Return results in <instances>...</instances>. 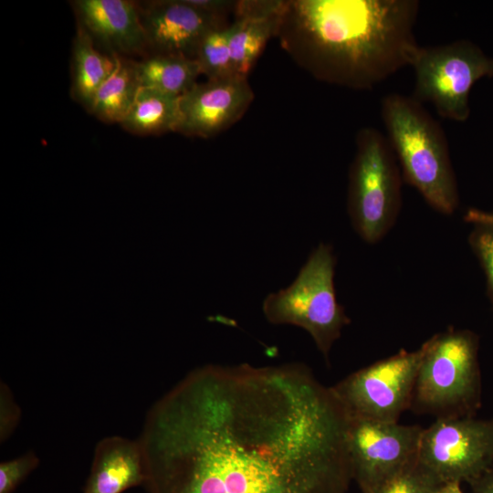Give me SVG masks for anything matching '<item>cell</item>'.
<instances>
[{
	"label": "cell",
	"instance_id": "cell-23",
	"mask_svg": "<svg viewBox=\"0 0 493 493\" xmlns=\"http://www.w3.org/2000/svg\"><path fill=\"white\" fill-rule=\"evenodd\" d=\"M468 243L484 270L488 294L493 304V227L476 225Z\"/></svg>",
	"mask_w": 493,
	"mask_h": 493
},
{
	"label": "cell",
	"instance_id": "cell-1",
	"mask_svg": "<svg viewBox=\"0 0 493 493\" xmlns=\"http://www.w3.org/2000/svg\"><path fill=\"white\" fill-rule=\"evenodd\" d=\"M348 414L300 363L207 364L149 409L148 493H347Z\"/></svg>",
	"mask_w": 493,
	"mask_h": 493
},
{
	"label": "cell",
	"instance_id": "cell-10",
	"mask_svg": "<svg viewBox=\"0 0 493 493\" xmlns=\"http://www.w3.org/2000/svg\"><path fill=\"white\" fill-rule=\"evenodd\" d=\"M419 425L348 416L347 448L362 493H373L385 480L417 458Z\"/></svg>",
	"mask_w": 493,
	"mask_h": 493
},
{
	"label": "cell",
	"instance_id": "cell-7",
	"mask_svg": "<svg viewBox=\"0 0 493 493\" xmlns=\"http://www.w3.org/2000/svg\"><path fill=\"white\" fill-rule=\"evenodd\" d=\"M410 66L414 71L413 98L431 103L446 119L466 121L474 84L493 77V58L468 40H456L415 49Z\"/></svg>",
	"mask_w": 493,
	"mask_h": 493
},
{
	"label": "cell",
	"instance_id": "cell-21",
	"mask_svg": "<svg viewBox=\"0 0 493 493\" xmlns=\"http://www.w3.org/2000/svg\"><path fill=\"white\" fill-rule=\"evenodd\" d=\"M442 484L416 458L385 480L373 493H433Z\"/></svg>",
	"mask_w": 493,
	"mask_h": 493
},
{
	"label": "cell",
	"instance_id": "cell-2",
	"mask_svg": "<svg viewBox=\"0 0 493 493\" xmlns=\"http://www.w3.org/2000/svg\"><path fill=\"white\" fill-rule=\"evenodd\" d=\"M416 0H304L299 26L325 79L371 89L405 66L418 45Z\"/></svg>",
	"mask_w": 493,
	"mask_h": 493
},
{
	"label": "cell",
	"instance_id": "cell-20",
	"mask_svg": "<svg viewBox=\"0 0 493 493\" xmlns=\"http://www.w3.org/2000/svg\"><path fill=\"white\" fill-rule=\"evenodd\" d=\"M194 58L209 80L237 75L231 58L228 27L209 31L200 42Z\"/></svg>",
	"mask_w": 493,
	"mask_h": 493
},
{
	"label": "cell",
	"instance_id": "cell-28",
	"mask_svg": "<svg viewBox=\"0 0 493 493\" xmlns=\"http://www.w3.org/2000/svg\"><path fill=\"white\" fill-rule=\"evenodd\" d=\"M433 493H464L461 489L460 483L448 482L440 485Z\"/></svg>",
	"mask_w": 493,
	"mask_h": 493
},
{
	"label": "cell",
	"instance_id": "cell-26",
	"mask_svg": "<svg viewBox=\"0 0 493 493\" xmlns=\"http://www.w3.org/2000/svg\"><path fill=\"white\" fill-rule=\"evenodd\" d=\"M467 484L471 493H493V465Z\"/></svg>",
	"mask_w": 493,
	"mask_h": 493
},
{
	"label": "cell",
	"instance_id": "cell-9",
	"mask_svg": "<svg viewBox=\"0 0 493 493\" xmlns=\"http://www.w3.org/2000/svg\"><path fill=\"white\" fill-rule=\"evenodd\" d=\"M417 460L442 483H468L493 465V419L436 418L423 428Z\"/></svg>",
	"mask_w": 493,
	"mask_h": 493
},
{
	"label": "cell",
	"instance_id": "cell-17",
	"mask_svg": "<svg viewBox=\"0 0 493 493\" xmlns=\"http://www.w3.org/2000/svg\"><path fill=\"white\" fill-rule=\"evenodd\" d=\"M180 122V96L140 87L121 124L130 132L147 135L177 131Z\"/></svg>",
	"mask_w": 493,
	"mask_h": 493
},
{
	"label": "cell",
	"instance_id": "cell-25",
	"mask_svg": "<svg viewBox=\"0 0 493 493\" xmlns=\"http://www.w3.org/2000/svg\"><path fill=\"white\" fill-rule=\"evenodd\" d=\"M192 6L205 13L218 16L219 14L236 6V2L223 0H185Z\"/></svg>",
	"mask_w": 493,
	"mask_h": 493
},
{
	"label": "cell",
	"instance_id": "cell-19",
	"mask_svg": "<svg viewBox=\"0 0 493 493\" xmlns=\"http://www.w3.org/2000/svg\"><path fill=\"white\" fill-rule=\"evenodd\" d=\"M115 59V68L98 89L89 111L103 121L121 123L141 86L134 62L116 55Z\"/></svg>",
	"mask_w": 493,
	"mask_h": 493
},
{
	"label": "cell",
	"instance_id": "cell-4",
	"mask_svg": "<svg viewBox=\"0 0 493 493\" xmlns=\"http://www.w3.org/2000/svg\"><path fill=\"white\" fill-rule=\"evenodd\" d=\"M423 345L411 407L436 418L475 416L481 405L478 336L449 328Z\"/></svg>",
	"mask_w": 493,
	"mask_h": 493
},
{
	"label": "cell",
	"instance_id": "cell-24",
	"mask_svg": "<svg viewBox=\"0 0 493 493\" xmlns=\"http://www.w3.org/2000/svg\"><path fill=\"white\" fill-rule=\"evenodd\" d=\"M20 408L9 387L1 382L0 386V439L5 442L15 431L20 420Z\"/></svg>",
	"mask_w": 493,
	"mask_h": 493
},
{
	"label": "cell",
	"instance_id": "cell-12",
	"mask_svg": "<svg viewBox=\"0 0 493 493\" xmlns=\"http://www.w3.org/2000/svg\"><path fill=\"white\" fill-rule=\"evenodd\" d=\"M148 47L159 54L194 58L204 37L219 27L218 16L201 11L185 0L150 2L140 8Z\"/></svg>",
	"mask_w": 493,
	"mask_h": 493
},
{
	"label": "cell",
	"instance_id": "cell-16",
	"mask_svg": "<svg viewBox=\"0 0 493 493\" xmlns=\"http://www.w3.org/2000/svg\"><path fill=\"white\" fill-rule=\"evenodd\" d=\"M116 66L112 58L100 53L91 36L79 24L72 46V92L89 111L94 97Z\"/></svg>",
	"mask_w": 493,
	"mask_h": 493
},
{
	"label": "cell",
	"instance_id": "cell-15",
	"mask_svg": "<svg viewBox=\"0 0 493 493\" xmlns=\"http://www.w3.org/2000/svg\"><path fill=\"white\" fill-rule=\"evenodd\" d=\"M284 6L281 1L237 3V17L228 27L231 58L237 75L246 77L267 39L275 33Z\"/></svg>",
	"mask_w": 493,
	"mask_h": 493
},
{
	"label": "cell",
	"instance_id": "cell-13",
	"mask_svg": "<svg viewBox=\"0 0 493 493\" xmlns=\"http://www.w3.org/2000/svg\"><path fill=\"white\" fill-rule=\"evenodd\" d=\"M79 24L115 52L142 53L148 47L139 5L128 0L73 2Z\"/></svg>",
	"mask_w": 493,
	"mask_h": 493
},
{
	"label": "cell",
	"instance_id": "cell-6",
	"mask_svg": "<svg viewBox=\"0 0 493 493\" xmlns=\"http://www.w3.org/2000/svg\"><path fill=\"white\" fill-rule=\"evenodd\" d=\"M401 175L385 138L373 128L362 129L350 173L348 211L362 240L380 241L394 225L401 209Z\"/></svg>",
	"mask_w": 493,
	"mask_h": 493
},
{
	"label": "cell",
	"instance_id": "cell-18",
	"mask_svg": "<svg viewBox=\"0 0 493 493\" xmlns=\"http://www.w3.org/2000/svg\"><path fill=\"white\" fill-rule=\"evenodd\" d=\"M141 87L182 96L196 84L201 72L195 58L178 55L157 54L134 62Z\"/></svg>",
	"mask_w": 493,
	"mask_h": 493
},
{
	"label": "cell",
	"instance_id": "cell-3",
	"mask_svg": "<svg viewBox=\"0 0 493 493\" xmlns=\"http://www.w3.org/2000/svg\"><path fill=\"white\" fill-rule=\"evenodd\" d=\"M387 140L404 180L437 212L453 214L459 203L446 134L422 103L391 93L382 100Z\"/></svg>",
	"mask_w": 493,
	"mask_h": 493
},
{
	"label": "cell",
	"instance_id": "cell-14",
	"mask_svg": "<svg viewBox=\"0 0 493 493\" xmlns=\"http://www.w3.org/2000/svg\"><path fill=\"white\" fill-rule=\"evenodd\" d=\"M146 471L139 439L120 435L102 438L96 446L83 493H122L144 486Z\"/></svg>",
	"mask_w": 493,
	"mask_h": 493
},
{
	"label": "cell",
	"instance_id": "cell-22",
	"mask_svg": "<svg viewBox=\"0 0 493 493\" xmlns=\"http://www.w3.org/2000/svg\"><path fill=\"white\" fill-rule=\"evenodd\" d=\"M39 465L34 451H28L16 458L0 464V493H13L16 488Z\"/></svg>",
	"mask_w": 493,
	"mask_h": 493
},
{
	"label": "cell",
	"instance_id": "cell-11",
	"mask_svg": "<svg viewBox=\"0 0 493 493\" xmlns=\"http://www.w3.org/2000/svg\"><path fill=\"white\" fill-rule=\"evenodd\" d=\"M252 100L253 92L243 76L196 83L180 96L177 131L209 137L236 121Z\"/></svg>",
	"mask_w": 493,
	"mask_h": 493
},
{
	"label": "cell",
	"instance_id": "cell-8",
	"mask_svg": "<svg viewBox=\"0 0 493 493\" xmlns=\"http://www.w3.org/2000/svg\"><path fill=\"white\" fill-rule=\"evenodd\" d=\"M424 351V345L413 351L401 350L331 386L348 416L398 422L401 414L411 408Z\"/></svg>",
	"mask_w": 493,
	"mask_h": 493
},
{
	"label": "cell",
	"instance_id": "cell-5",
	"mask_svg": "<svg viewBox=\"0 0 493 493\" xmlns=\"http://www.w3.org/2000/svg\"><path fill=\"white\" fill-rule=\"evenodd\" d=\"M335 266L332 246L320 243L293 282L285 288L268 294L262 304L268 322L305 330L327 362L332 345L351 321L343 307L337 301Z\"/></svg>",
	"mask_w": 493,
	"mask_h": 493
},
{
	"label": "cell",
	"instance_id": "cell-27",
	"mask_svg": "<svg viewBox=\"0 0 493 493\" xmlns=\"http://www.w3.org/2000/svg\"><path fill=\"white\" fill-rule=\"evenodd\" d=\"M464 220L475 226L482 225L493 227V212H487L477 208H470L464 215Z\"/></svg>",
	"mask_w": 493,
	"mask_h": 493
}]
</instances>
